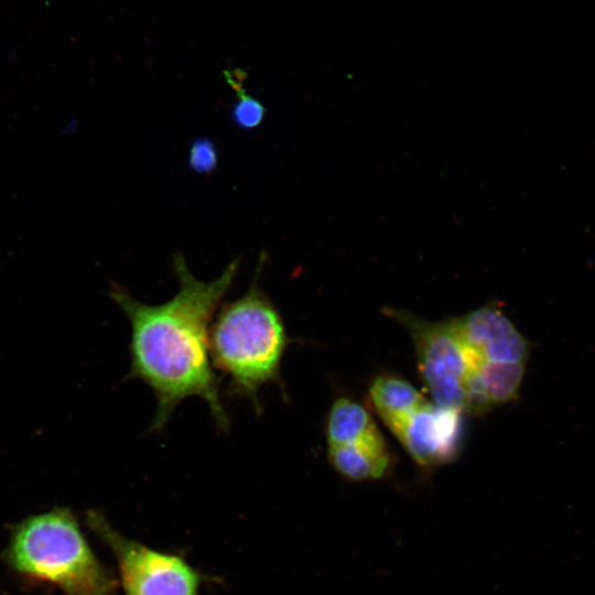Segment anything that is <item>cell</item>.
Wrapping results in <instances>:
<instances>
[{
  "instance_id": "8",
  "label": "cell",
  "mask_w": 595,
  "mask_h": 595,
  "mask_svg": "<svg viewBox=\"0 0 595 595\" xmlns=\"http://www.w3.org/2000/svg\"><path fill=\"white\" fill-rule=\"evenodd\" d=\"M462 413L425 399L388 429L422 469L431 470L456 458Z\"/></svg>"
},
{
  "instance_id": "1",
  "label": "cell",
  "mask_w": 595,
  "mask_h": 595,
  "mask_svg": "<svg viewBox=\"0 0 595 595\" xmlns=\"http://www.w3.org/2000/svg\"><path fill=\"white\" fill-rule=\"evenodd\" d=\"M239 264L240 260L234 259L218 278L201 281L192 274L184 257L174 255L178 291L159 305L140 302L118 285L111 288L110 296L131 326L128 377L140 379L155 396L151 432H160L176 407L190 397L206 401L217 426L228 431L229 420L210 357L209 328Z\"/></svg>"
},
{
  "instance_id": "9",
  "label": "cell",
  "mask_w": 595,
  "mask_h": 595,
  "mask_svg": "<svg viewBox=\"0 0 595 595\" xmlns=\"http://www.w3.org/2000/svg\"><path fill=\"white\" fill-rule=\"evenodd\" d=\"M372 408L386 426L421 404L425 398L407 380L391 374L376 377L369 388Z\"/></svg>"
},
{
  "instance_id": "11",
  "label": "cell",
  "mask_w": 595,
  "mask_h": 595,
  "mask_svg": "<svg viewBox=\"0 0 595 595\" xmlns=\"http://www.w3.org/2000/svg\"><path fill=\"white\" fill-rule=\"evenodd\" d=\"M188 165L202 175L213 173L218 165V151L214 141L206 137L195 139L188 150Z\"/></svg>"
},
{
  "instance_id": "2",
  "label": "cell",
  "mask_w": 595,
  "mask_h": 595,
  "mask_svg": "<svg viewBox=\"0 0 595 595\" xmlns=\"http://www.w3.org/2000/svg\"><path fill=\"white\" fill-rule=\"evenodd\" d=\"M264 261L262 253L248 290L224 303L209 328L214 368L228 378L229 392L249 399L257 411L260 389L282 386L281 365L289 345L282 315L259 285Z\"/></svg>"
},
{
  "instance_id": "3",
  "label": "cell",
  "mask_w": 595,
  "mask_h": 595,
  "mask_svg": "<svg viewBox=\"0 0 595 595\" xmlns=\"http://www.w3.org/2000/svg\"><path fill=\"white\" fill-rule=\"evenodd\" d=\"M7 553L17 571L51 582L65 595H117L118 582L67 509L25 519L14 530Z\"/></svg>"
},
{
  "instance_id": "10",
  "label": "cell",
  "mask_w": 595,
  "mask_h": 595,
  "mask_svg": "<svg viewBox=\"0 0 595 595\" xmlns=\"http://www.w3.org/2000/svg\"><path fill=\"white\" fill-rule=\"evenodd\" d=\"M226 76L238 97L230 111L232 121L238 128L245 130L258 128L266 116L264 105L245 91L237 74L229 73Z\"/></svg>"
},
{
  "instance_id": "7",
  "label": "cell",
  "mask_w": 595,
  "mask_h": 595,
  "mask_svg": "<svg viewBox=\"0 0 595 595\" xmlns=\"http://www.w3.org/2000/svg\"><path fill=\"white\" fill-rule=\"evenodd\" d=\"M450 321L472 375L470 394L478 386L527 365L530 343L498 306L484 305Z\"/></svg>"
},
{
  "instance_id": "5",
  "label": "cell",
  "mask_w": 595,
  "mask_h": 595,
  "mask_svg": "<svg viewBox=\"0 0 595 595\" xmlns=\"http://www.w3.org/2000/svg\"><path fill=\"white\" fill-rule=\"evenodd\" d=\"M387 313L410 334L420 375L433 402L467 412L472 375L451 321L430 322L391 309Z\"/></svg>"
},
{
  "instance_id": "4",
  "label": "cell",
  "mask_w": 595,
  "mask_h": 595,
  "mask_svg": "<svg viewBox=\"0 0 595 595\" xmlns=\"http://www.w3.org/2000/svg\"><path fill=\"white\" fill-rule=\"evenodd\" d=\"M87 523L113 553L125 595H201L205 576L184 556L122 536L98 511Z\"/></svg>"
},
{
  "instance_id": "6",
  "label": "cell",
  "mask_w": 595,
  "mask_h": 595,
  "mask_svg": "<svg viewBox=\"0 0 595 595\" xmlns=\"http://www.w3.org/2000/svg\"><path fill=\"white\" fill-rule=\"evenodd\" d=\"M327 459L349 482H372L391 472L389 446L369 411L342 397L329 408L325 424Z\"/></svg>"
}]
</instances>
